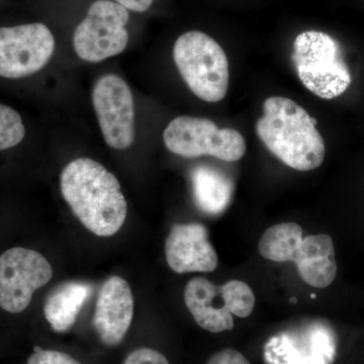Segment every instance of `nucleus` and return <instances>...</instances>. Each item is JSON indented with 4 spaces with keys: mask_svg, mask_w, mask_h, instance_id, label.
Returning <instances> with one entry per match:
<instances>
[{
    "mask_svg": "<svg viewBox=\"0 0 364 364\" xmlns=\"http://www.w3.org/2000/svg\"><path fill=\"white\" fill-rule=\"evenodd\" d=\"M60 182L64 200L91 233L111 237L123 227L128 205L121 184L100 163L90 158L73 160Z\"/></svg>",
    "mask_w": 364,
    "mask_h": 364,
    "instance_id": "obj_1",
    "label": "nucleus"
},
{
    "mask_svg": "<svg viewBox=\"0 0 364 364\" xmlns=\"http://www.w3.org/2000/svg\"><path fill=\"white\" fill-rule=\"evenodd\" d=\"M317 121L305 109L284 97L267 98L256 133L280 161L299 171H310L324 161L325 143Z\"/></svg>",
    "mask_w": 364,
    "mask_h": 364,
    "instance_id": "obj_2",
    "label": "nucleus"
},
{
    "mask_svg": "<svg viewBox=\"0 0 364 364\" xmlns=\"http://www.w3.org/2000/svg\"><path fill=\"white\" fill-rule=\"evenodd\" d=\"M291 60L299 80L323 100L343 95L351 85V74L341 48L331 36L318 31L299 33Z\"/></svg>",
    "mask_w": 364,
    "mask_h": 364,
    "instance_id": "obj_3",
    "label": "nucleus"
},
{
    "mask_svg": "<svg viewBox=\"0 0 364 364\" xmlns=\"http://www.w3.org/2000/svg\"><path fill=\"white\" fill-rule=\"evenodd\" d=\"M173 58L189 90L207 102H219L229 87V63L221 46L207 33L191 31L176 40Z\"/></svg>",
    "mask_w": 364,
    "mask_h": 364,
    "instance_id": "obj_4",
    "label": "nucleus"
},
{
    "mask_svg": "<svg viewBox=\"0 0 364 364\" xmlns=\"http://www.w3.org/2000/svg\"><path fill=\"white\" fill-rule=\"evenodd\" d=\"M167 149L186 158L213 156L238 161L245 155L246 142L234 129H220L203 117L182 116L170 122L163 133Z\"/></svg>",
    "mask_w": 364,
    "mask_h": 364,
    "instance_id": "obj_5",
    "label": "nucleus"
},
{
    "mask_svg": "<svg viewBox=\"0 0 364 364\" xmlns=\"http://www.w3.org/2000/svg\"><path fill=\"white\" fill-rule=\"evenodd\" d=\"M128 9L109 0H97L76 28L73 45L85 61L97 63L121 54L129 42Z\"/></svg>",
    "mask_w": 364,
    "mask_h": 364,
    "instance_id": "obj_6",
    "label": "nucleus"
},
{
    "mask_svg": "<svg viewBox=\"0 0 364 364\" xmlns=\"http://www.w3.org/2000/svg\"><path fill=\"white\" fill-rule=\"evenodd\" d=\"M336 353V333L322 320L284 330L264 345L267 364H332Z\"/></svg>",
    "mask_w": 364,
    "mask_h": 364,
    "instance_id": "obj_7",
    "label": "nucleus"
},
{
    "mask_svg": "<svg viewBox=\"0 0 364 364\" xmlns=\"http://www.w3.org/2000/svg\"><path fill=\"white\" fill-rule=\"evenodd\" d=\"M53 277L49 261L32 249H9L0 255V308L11 314L23 312L35 291Z\"/></svg>",
    "mask_w": 364,
    "mask_h": 364,
    "instance_id": "obj_8",
    "label": "nucleus"
},
{
    "mask_svg": "<svg viewBox=\"0 0 364 364\" xmlns=\"http://www.w3.org/2000/svg\"><path fill=\"white\" fill-rule=\"evenodd\" d=\"M54 50V36L44 23L0 28V76L33 75L47 65Z\"/></svg>",
    "mask_w": 364,
    "mask_h": 364,
    "instance_id": "obj_9",
    "label": "nucleus"
},
{
    "mask_svg": "<svg viewBox=\"0 0 364 364\" xmlns=\"http://www.w3.org/2000/svg\"><path fill=\"white\" fill-rule=\"evenodd\" d=\"M92 102L107 145L130 148L135 140V105L126 81L114 74L102 76L93 88Z\"/></svg>",
    "mask_w": 364,
    "mask_h": 364,
    "instance_id": "obj_10",
    "label": "nucleus"
},
{
    "mask_svg": "<svg viewBox=\"0 0 364 364\" xmlns=\"http://www.w3.org/2000/svg\"><path fill=\"white\" fill-rule=\"evenodd\" d=\"M134 296L130 286L122 277H109L98 293L92 324L100 341L117 346L130 329L134 317Z\"/></svg>",
    "mask_w": 364,
    "mask_h": 364,
    "instance_id": "obj_11",
    "label": "nucleus"
},
{
    "mask_svg": "<svg viewBox=\"0 0 364 364\" xmlns=\"http://www.w3.org/2000/svg\"><path fill=\"white\" fill-rule=\"evenodd\" d=\"M169 267L176 273L212 272L218 267V255L208 240L207 228L198 223L172 227L165 243Z\"/></svg>",
    "mask_w": 364,
    "mask_h": 364,
    "instance_id": "obj_12",
    "label": "nucleus"
},
{
    "mask_svg": "<svg viewBox=\"0 0 364 364\" xmlns=\"http://www.w3.org/2000/svg\"><path fill=\"white\" fill-rule=\"evenodd\" d=\"M184 301L196 322L208 332L230 331L234 328L223 286L203 277L189 280L184 289Z\"/></svg>",
    "mask_w": 364,
    "mask_h": 364,
    "instance_id": "obj_13",
    "label": "nucleus"
},
{
    "mask_svg": "<svg viewBox=\"0 0 364 364\" xmlns=\"http://www.w3.org/2000/svg\"><path fill=\"white\" fill-rule=\"evenodd\" d=\"M293 262L306 284L325 289L334 282L337 273L334 244L327 234L304 238L294 254Z\"/></svg>",
    "mask_w": 364,
    "mask_h": 364,
    "instance_id": "obj_14",
    "label": "nucleus"
},
{
    "mask_svg": "<svg viewBox=\"0 0 364 364\" xmlns=\"http://www.w3.org/2000/svg\"><path fill=\"white\" fill-rule=\"evenodd\" d=\"M92 291L90 284L81 282H66L55 289L44 306L45 317L52 329L58 333L68 331Z\"/></svg>",
    "mask_w": 364,
    "mask_h": 364,
    "instance_id": "obj_15",
    "label": "nucleus"
},
{
    "mask_svg": "<svg viewBox=\"0 0 364 364\" xmlns=\"http://www.w3.org/2000/svg\"><path fill=\"white\" fill-rule=\"evenodd\" d=\"M193 198L196 205L208 215L222 214L233 198L231 179L208 166H198L191 173Z\"/></svg>",
    "mask_w": 364,
    "mask_h": 364,
    "instance_id": "obj_16",
    "label": "nucleus"
},
{
    "mask_svg": "<svg viewBox=\"0 0 364 364\" xmlns=\"http://www.w3.org/2000/svg\"><path fill=\"white\" fill-rule=\"evenodd\" d=\"M303 239L301 226L296 223H284L265 231L258 243V249L265 259L289 262L294 260V254Z\"/></svg>",
    "mask_w": 364,
    "mask_h": 364,
    "instance_id": "obj_17",
    "label": "nucleus"
},
{
    "mask_svg": "<svg viewBox=\"0 0 364 364\" xmlns=\"http://www.w3.org/2000/svg\"><path fill=\"white\" fill-rule=\"evenodd\" d=\"M232 315L247 318L253 312L255 296L251 287L240 280H231L223 284Z\"/></svg>",
    "mask_w": 364,
    "mask_h": 364,
    "instance_id": "obj_18",
    "label": "nucleus"
},
{
    "mask_svg": "<svg viewBox=\"0 0 364 364\" xmlns=\"http://www.w3.org/2000/svg\"><path fill=\"white\" fill-rule=\"evenodd\" d=\"M26 135L23 119L18 112L0 104V151L16 147Z\"/></svg>",
    "mask_w": 364,
    "mask_h": 364,
    "instance_id": "obj_19",
    "label": "nucleus"
},
{
    "mask_svg": "<svg viewBox=\"0 0 364 364\" xmlns=\"http://www.w3.org/2000/svg\"><path fill=\"white\" fill-rule=\"evenodd\" d=\"M28 364H81L79 361L63 353L55 350H44L36 346L35 352L28 359Z\"/></svg>",
    "mask_w": 364,
    "mask_h": 364,
    "instance_id": "obj_20",
    "label": "nucleus"
},
{
    "mask_svg": "<svg viewBox=\"0 0 364 364\" xmlns=\"http://www.w3.org/2000/svg\"><path fill=\"white\" fill-rule=\"evenodd\" d=\"M124 364H169V363L160 352L144 347L131 352L124 359Z\"/></svg>",
    "mask_w": 364,
    "mask_h": 364,
    "instance_id": "obj_21",
    "label": "nucleus"
},
{
    "mask_svg": "<svg viewBox=\"0 0 364 364\" xmlns=\"http://www.w3.org/2000/svg\"><path fill=\"white\" fill-rule=\"evenodd\" d=\"M207 364H250L247 358L235 349L227 348L217 352Z\"/></svg>",
    "mask_w": 364,
    "mask_h": 364,
    "instance_id": "obj_22",
    "label": "nucleus"
},
{
    "mask_svg": "<svg viewBox=\"0 0 364 364\" xmlns=\"http://www.w3.org/2000/svg\"><path fill=\"white\" fill-rule=\"evenodd\" d=\"M117 1L129 11L144 13L150 9L154 0H117Z\"/></svg>",
    "mask_w": 364,
    "mask_h": 364,
    "instance_id": "obj_23",
    "label": "nucleus"
},
{
    "mask_svg": "<svg viewBox=\"0 0 364 364\" xmlns=\"http://www.w3.org/2000/svg\"><path fill=\"white\" fill-rule=\"evenodd\" d=\"M293 301V303H296V298L291 299V303Z\"/></svg>",
    "mask_w": 364,
    "mask_h": 364,
    "instance_id": "obj_24",
    "label": "nucleus"
},
{
    "mask_svg": "<svg viewBox=\"0 0 364 364\" xmlns=\"http://www.w3.org/2000/svg\"><path fill=\"white\" fill-rule=\"evenodd\" d=\"M312 296L313 299H315L316 298V294H312V296Z\"/></svg>",
    "mask_w": 364,
    "mask_h": 364,
    "instance_id": "obj_25",
    "label": "nucleus"
}]
</instances>
